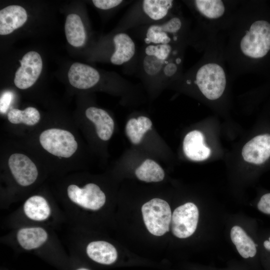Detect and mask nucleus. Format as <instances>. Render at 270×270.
I'll return each instance as SVG.
<instances>
[{
    "label": "nucleus",
    "mask_w": 270,
    "mask_h": 270,
    "mask_svg": "<svg viewBox=\"0 0 270 270\" xmlns=\"http://www.w3.org/2000/svg\"><path fill=\"white\" fill-rule=\"evenodd\" d=\"M264 246L266 250H270V237L269 238L268 240H266L264 242Z\"/></svg>",
    "instance_id": "nucleus-28"
},
{
    "label": "nucleus",
    "mask_w": 270,
    "mask_h": 270,
    "mask_svg": "<svg viewBox=\"0 0 270 270\" xmlns=\"http://www.w3.org/2000/svg\"><path fill=\"white\" fill-rule=\"evenodd\" d=\"M77 270H89L84 268H80L78 269Z\"/></svg>",
    "instance_id": "nucleus-29"
},
{
    "label": "nucleus",
    "mask_w": 270,
    "mask_h": 270,
    "mask_svg": "<svg viewBox=\"0 0 270 270\" xmlns=\"http://www.w3.org/2000/svg\"><path fill=\"white\" fill-rule=\"evenodd\" d=\"M182 50L178 44H145L138 52L136 70L146 83L160 84L166 61Z\"/></svg>",
    "instance_id": "nucleus-5"
},
{
    "label": "nucleus",
    "mask_w": 270,
    "mask_h": 270,
    "mask_svg": "<svg viewBox=\"0 0 270 270\" xmlns=\"http://www.w3.org/2000/svg\"><path fill=\"white\" fill-rule=\"evenodd\" d=\"M218 43L214 39L210 41L203 58L172 83L194 86L210 100L220 98L226 88L229 76L224 64L223 46Z\"/></svg>",
    "instance_id": "nucleus-1"
},
{
    "label": "nucleus",
    "mask_w": 270,
    "mask_h": 270,
    "mask_svg": "<svg viewBox=\"0 0 270 270\" xmlns=\"http://www.w3.org/2000/svg\"><path fill=\"white\" fill-rule=\"evenodd\" d=\"M25 9L16 5L9 6L0 11V34L6 35L21 27L27 20Z\"/></svg>",
    "instance_id": "nucleus-15"
},
{
    "label": "nucleus",
    "mask_w": 270,
    "mask_h": 270,
    "mask_svg": "<svg viewBox=\"0 0 270 270\" xmlns=\"http://www.w3.org/2000/svg\"><path fill=\"white\" fill-rule=\"evenodd\" d=\"M184 2L197 19L196 29L192 30L194 40L200 34H205L208 42L214 38L216 31L228 29L237 9L232 2L222 0H194Z\"/></svg>",
    "instance_id": "nucleus-2"
},
{
    "label": "nucleus",
    "mask_w": 270,
    "mask_h": 270,
    "mask_svg": "<svg viewBox=\"0 0 270 270\" xmlns=\"http://www.w3.org/2000/svg\"><path fill=\"white\" fill-rule=\"evenodd\" d=\"M86 253L93 260L104 264H110L117 258L116 248L104 241L90 242L86 247Z\"/></svg>",
    "instance_id": "nucleus-17"
},
{
    "label": "nucleus",
    "mask_w": 270,
    "mask_h": 270,
    "mask_svg": "<svg viewBox=\"0 0 270 270\" xmlns=\"http://www.w3.org/2000/svg\"><path fill=\"white\" fill-rule=\"evenodd\" d=\"M152 126V121L148 117L140 116L137 118H131L126 124V135L132 144H138L144 134L151 128Z\"/></svg>",
    "instance_id": "nucleus-22"
},
{
    "label": "nucleus",
    "mask_w": 270,
    "mask_h": 270,
    "mask_svg": "<svg viewBox=\"0 0 270 270\" xmlns=\"http://www.w3.org/2000/svg\"><path fill=\"white\" fill-rule=\"evenodd\" d=\"M142 212L144 224L152 234L161 236L168 232L172 215L166 201L158 198L150 200L142 206Z\"/></svg>",
    "instance_id": "nucleus-6"
},
{
    "label": "nucleus",
    "mask_w": 270,
    "mask_h": 270,
    "mask_svg": "<svg viewBox=\"0 0 270 270\" xmlns=\"http://www.w3.org/2000/svg\"><path fill=\"white\" fill-rule=\"evenodd\" d=\"M70 84L79 89H88L98 84L101 78L98 70L87 64L74 62L68 72Z\"/></svg>",
    "instance_id": "nucleus-13"
},
{
    "label": "nucleus",
    "mask_w": 270,
    "mask_h": 270,
    "mask_svg": "<svg viewBox=\"0 0 270 270\" xmlns=\"http://www.w3.org/2000/svg\"><path fill=\"white\" fill-rule=\"evenodd\" d=\"M8 166L16 182L22 186H28L36 180L38 172L34 162L26 155L14 154L8 159Z\"/></svg>",
    "instance_id": "nucleus-11"
},
{
    "label": "nucleus",
    "mask_w": 270,
    "mask_h": 270,
    "mask_svg": "<svg viewBox=\"0 0 270 270\" xmlns=\"http://www.w3.org/2000/svg\"><path fill=\"white\" fill-rule=\"evenodd\" d=\"M137 178L146 182H158L163 180L164 172L162 167L152 160L147 159L135 171Z\"/></svg>",
    "instance_id": "nucleus-23"
},
{
    "label": "nucleus",
    "mask_w": 270,
    "mask_h": 270,
    "mask_svg": "<svg viewBox=\"0 0 270 270\" xmlns=\"http://www.w3.org/2000/svg\"><path fill=\"white\" fill-rule=\"evenodd\" d=\"M258 209L262 212L270 214V193L263 195L258 204Z\"/></svg>",
    "instance_id": "nucleus-26"
},
{
    "label": "nucleus",
    "mask_w": 270,
    "mask_h": 270,
    "mask_svg": "<svg viewBox=\"0 0 270 270\" xmlns=\"http://www.w3.org/2000/svg\"><path fill=\"white\" fill-rule=\"evenodd\" d=\"M20 66L16 72L14 83L20 89L32 86L39 77L42 68L41 56L38 52L30 51L20 60Z\"/></svg>",
    "instance_id": "nucleus-9"
},
{
    "label": "nucleus",
    "mask_w": 270,
    "mask_h": 270,
    "mask_svg": "<svg viewBox=\"0 0 270 270\" xmlns=\"http://www.w3.org/2000/svg\"><path fill=\"white\" fill-rule=\"evenodd\" d=\"M12 98V94L10 92H6L2 94L0 100V110L1 113H5L10 104Z\"/></svg>",
    "instance_id": "nucleus-27"
},
{
    "label": "nucleus",
    "mask_w": 270,
    "mask_h": 270,
    "mask_svg": "<svg viewBox=\"0 0 270 270\" xmlns=\"http://www.w3.org/2000/svg\"><path fill=\"white\" fill-rule=\"evenodd\" d=\"M180 13L178 3L175 0L135 1L122 17L116 31L126 32L130 29L160 23Z\"/></svg>",
    "instance_id": "nucleus-3"
},
{
    "label": "nucleus",
    "mask_w": 270,
    "mask_h": 270,
    "mask_svg": "<svg viewBox=\"0 0 270 270\" xmlns=\"http://www.w3.org/2000/svg\"><path fill=\"white\" fill-rule=\"evenodd\" d=\"M7 116L9 122L12 124L22 123L28 126H34L40 120L39 112L33 107H28L23 110L12 109L9 111Z\"/></svg>",
    "instance_id": "nucleus-24"
},
{
    "label": "nucleus",
    "mask_w": 270,
    "mask_h": 270,
    "mask_svg": "<svg viewBox=\"0 0 270 270\" xmlns=\"http://www.w3.org/2000/svg\"><path fill=\"white\" fill-rule=\"evenodd\" d=\"M198 210L192 202H187L176 208L172 216L170 226L174 235L186 238L195 232L198 220Z\"/></svg>",
    "instance_id": "nucleus-8"
},
{
    "label": "nucleus",
    "mask_w": 270,
    "mask_h": 270,
    "mask_svg": "<svg viewBox=\"0 0 270 270\" xmlns=\"http://www.w3.org/2000/svg\"><path fill=\"white\" fill-rule=\"evenodd\" d=\"M230 238L242 257L247 258L254 257L256 255V244L240 226H235L232 228Z\"/></svg>",
    "instance_id": "nucleus-20"
},
{
    "label": "nucleus",
    "mask_w": 270,
    "mask_h": 270,
    "mask_svg": "<svg viewBox=\"0 0 270 270\" xmlns=\"http://www.w3.org/2000/svg\"><path fill=\"white\" fill-rule=\"evenodd\" d=\"M48 234L42 228H22L17 234V239L20 245L24 249L30 250L38 248L47 240Z\"/></svg>",
    "instance_id": "nucleus-19"
},
{
    "label": "nucleus",
    "mask_w": 270,
    "mask_h": 270,
    "mask_svg": "<svg viewBox=\"0 0 270 270\" xmlns=\"http://www.w3.org/2000/svg\"><path fill=\"white\" fill-rule=\"evenodd\" d=\"M145 44H187L190 45L192 33L190 22L181 13L158 24L135 28Z\"/></svg>",
    "instance_id": "nucleus-4"
},
{
    "label": "nucleus",
    "mask_w": 270,
    "mask_h": 270,
    "mask_svg": "<svg viewBox=\"0 0 270 270\" xmlns=\"http://www.w3.org/2000/svg\"><path fill=\"white\" fill-rule=\"evenodd\" d=\"M183 150L186 156L194 161L206 160L211 152L210 148L204 144V134L196 130L186 134L183 142Z\"/></svg>",
    "instance_id": "nucleus-14"
},
{
    "label": "nucleus",
    "mask_w": 270,
    "mask_h": 270,
    "mask_svg": "<svg viewBox=\"0 0 270 270\" xmlns=\"http://www.w3.org/2000/svg\"><path fill=\"white\" fill-rule=\"evenodd\" d=\"M67 192L72 202L86 208L98 210L106 202L105 194L94 184H88L83 188L70 184L68 188Z\"/></svg>",
    "instance_id": "nucleus-10"
},
{
    "label": "nucleus",
    "mask_w": 270,
    "mask_h": 270,
    "mask_svg": "<svg viewBox=\"0 0 270 270\" xmlns=\"http://www.w3.org/2000/svg\"><path fill=\"white\" fill-rule=\"evenodd\" d=\"M86 118L95 125L98 136L106 141L110 138L114 130V122L104 110L90 106L86 110Z\"/></svg>",
    "instance_id": "nucleus-16"
},
{
    "label": "nucleus",
    "mask_w": 270,
    "mask_h": 270,
    "mask_svg": "<svg viewBox=\"0 0 270 270\" xmlns=\"http://www.w3.org/2000/svg\"><path fill=\"white\" fill-rule=\"evenodd\" d=\"M42 147L49 153L62 158H70L78 148V143L70 132L56 128L44 130L39 137Z\"/></svg>",
    "instance_id": "nucleus-7"
},
{
    "label": "nucleus",
    "mask_w": 270,
    "mask_h": 270,
    "mask_svg": "<svg viewBox=\"0 0 270 270\" xmlns=\"http://www.w3.org/2000/svg\"><path fill=\"white\" fill-rule=\"evenodd\" d=\"M65 33L68 43L75 47L82 46L86 40V32L79 16L72 14H68L65 22Z\"/></svg>",
    "instance_id": "nucleus-18"
},
{
    "label": "nucleus",
    "mask_w": 270,
    "mask_h": 270,
    "mask_svg": "<svg viewBox=\"0 0 270 270\" xmlns=\"http://www.w3.org/2000/svg\"><path fill=\"white\" fill-rule=\"evenodd\" d=\"M94 5L102 10H109L120 6H124L130 1L123 0H93Z\"/></svg>",
    "instance_id": "nucleus-25"
},
{
    "label": "nucleus",
    "mask_w": 270,
    "mask_h": 270,
    "mask_svg": "<svg viewBox=\"0 0 270 270\" xmlns=\"http://www.w3.org/2000/svg\"><path fill=\"white\" fill-rule=\"evenodd\" d=\"M26 216L35 220L46 219L50 214V209L46 200L40 196H34L28 198L24 206Z\"/></svg>",
    "instance_id": "nucleus-21"
},
{
    "label": "nucleus",
    "mask_w": 270,
    "mask_h": 270,
    "mask_svg": "<svg viewBox=\"0 0 270 270\" xmlns=\"http://www.w3.org/2000/svg\"><path fill=\"white\" fill-rule=\"evenodd\" d=\"M242 156L244 160L256 164L264 162L270 157V134L257 136L243 147Z\"/></svg>",
    "instance_id": "nucleus-12"
}]
</instances>
